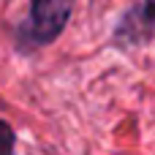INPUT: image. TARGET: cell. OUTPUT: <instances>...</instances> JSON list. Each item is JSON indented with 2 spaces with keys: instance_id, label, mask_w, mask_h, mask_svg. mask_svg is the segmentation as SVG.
<instances>
[{
  "instance_id": "obj_1",
  "label": "cell",
  "mask_w": 155,
  "mask_h": 155,
  "mask_svg": "<svg viewBox=\"0 0 155 155\" xmlns=\"http://www.w3.org/2000/svg\"><path fill=\"white\" fill-rule=\"evenodd\" d=\"M68 14L71 0H35L30 16V33L35 35V41H49L63 30Z\"/></svg>"
},
{
  "instance_id": "obj_2",
  "label": "cell",
  "mask_w": 155,
  "mask_h": 155,
  "mask_svg": "<svg viewBox=\"0 0 155 155\" xmlns=\"http://www.w3.org/2000/svg\"><path fill=\"white\" fill-rule=\"evenodd\" d=\"M0 155H11V131L0 123Z\"/></svg>"
}]
</instances>
